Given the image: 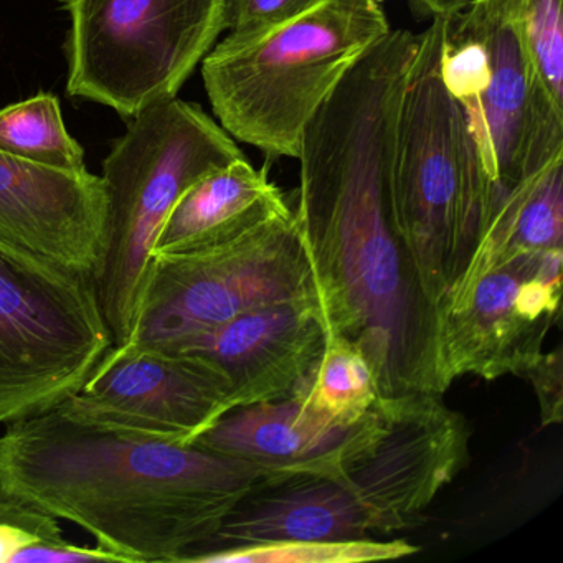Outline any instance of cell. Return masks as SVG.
<instances>
[{
  "label": "cell",
  "mask_w": 563,
  "mask_h": 563,
  "mask_svg": "<svg viewBox=\"0 0 563 563\" xmlns=\"http://www.w3.org/2000/svg\"><path fill=\"white\" fill-rule=\"evenodd\" d=\"M107 194L88 169H55L0 153V240L95 279Z\"/></svg>",
  "instance_id": "obj_13"
},
{
  "label": "cell",
  "mask_w": 563,
  "mask_h": 563,
  "mask_svg": "<svg viewBox=\"0 0 563 563\" xmlns=\"http://www.w3.org/2000/svg\"><path fill=\"white\" fill-rule=\"evenodd\" d=\"M443 18L421 32L395 131V227L440 309L476 250L494 190L466 117L441 75Z\"/></svg>",
  "instance_id": "obj_3"
},
{
  "label": "cell",
  "mask_w": 563,
  "mask_h": 563,
  "mask_svg": "<svg viewBox=\"0 0 563 563\" xmlns=\"http://www.w3.org/2000/svg\"><path fill=\"white\" fill-rule=\"evenodd\" d=\"M285 194L246 157L207 174L167 213L154 256L184 255L229 242L289 209Z\"/></svg>",
  "instance_id": "obj_17"
},
{
  "label": "cell",
  "mask_w": 563,
  "mask_h": 563,
  "mask_svg": "<svg viewBox=\"0 0 563 563\" xmlns=\"http://www.w3.org/2000/svg\"><path fill=\"white\" fill-rule=\"evenodd\" d=\"M563 250L517 252L456 283L438 309L446 384L522 377L560 321Z\"/></svg>",
  "instance_id": "obj_10"
},
{
  "label": "cell",
  "mask_w": 563,
  "mask_h": 563,
  "mask_svg": "<svg viewBox=\"0 0 563 563\" xmlns=\"http://www.w3.org/2000/svg\"><path fill=\"white\" fill-rule=\"evenodd\" d=\"M418 549L405 540H331L268 545L225 547L186 559L197 563H362L413 555Z\"/></svg>",
  "instance_id": "obj_21"
},
{
  "label": "cell",
  "mask_w": 563,
  "mask_h": 563,
  "mask_svg": "<svg viewBox=\"0 0 563 563\" xmlns=\"http://www.w3.org/2000/svg\"><path fill=\"white\" fill-rule=\"evenodd\" d=\"M519 2L474 0L443 18L441 75L463 108L493 186V206L563 156V110L533 77L520 35Z\"/></svg>",
  "instance_id": "obj_6"
},
{
  "label": "cell",
  "mask_w": 563,
  "mask_h": 563,
  "mask_svg": "<svg viewBox=\"0 0 563 563\" xmlns=\"http://www.w3.org/2000/svg\"><path fill=\"white\" fill-rule=\"evenodd\" d=\"M260 479L245 461L60 408L0 437V496L81 527L124 563H183Z\"/></svg>",
  "instance_id": "obj_2"
},
{
  "label": "cell",
  "mask_w": 563,
  "mask_h": 563,
  "mask_svg": "<svg viewBox=\"0 0 563 563\" xmlns=\"http://www.w3.org/2000/svg\"><path fill=\"white\" fill-rule=\"evenodd\" d=\"M0 153L55 169H87L84 147L68 134L60 101L51 93L0 110Z\"/></svg>",
  "instance_id": "obj_20"
},
{
  "label": "cell",
  "mask_w": 563,
  "mask_h": 563,
  "mask_svg": "<svg viewBox=\"0 0 563 563\" xmlns=\"http://www.w3.org/2000/svg\"><path fill=\"white\" fill-rule=\"evenodd\" d=\"M325 0H225V31L232 37H252L282 27Z\"/></svg>",
  "instance_id": "obj_24"
},
{
  "label": "cell",
  "mask_w": 563,
  "mask_h": 563,
  "mask_svg": "<svg viewBox=\"0 0 563 563\" xmlns=\"http://www.w3.org/2000/svg\"><path fill=\"white\" fill-rule=\"evenodd\" d=\"M246 157L199 104L173 98L128 124L103 161L107 232L95 289L113 345L136 329L167 213L184 192L213 170Z\"/></svg>",
  "instance_id": "obj_5"
},
{
  "label": "cell",
  "mask_w": 563,
  "mask_h": 563,
  "mask_svg": "<svg viewBox=\"0 0 563 563\" xmlns=\"http://www.w3.org/2000/svg\"><path fill=\"white\" fill-rule=\"evenodd\" d=\"M371 536L367 514L338 479L321 476L289 477L273 483L260 479L225 517L216 537L186 559L225 547L331 542Z\"/></svg>",
  "instance_id": "obj_16"
},
{
  "label": "cell",
  "mask_w": 563,
  "mask_h": 563,
  "mask_svg": "<svg viewBox=\"0 0 563 563\" xmlns=\"http://www.w3.org/2000/svg\"><path fill=\"white\" fill-rule=\"evenodd\" d=\"M57 408L88 423L194 444L235 404L225 377L202 357L126 342L111 345Z\"/></svg>",
  "instance_id": "obj_12"
},
{
  "label": "cell",
  "mask_w": 563,
  "mask_h": 563,
  "mask_svg": "<svg viewBox=\"0 0 563 563\" xmlns=\"http://www.w3.org/2000/svg\"><path fill=\"white\" fill-rule=\"evenodd\" d=\"M552 250H563V156L530 174L494 203L456 283L510 253Z\"/></svg>",
  "instance_id": "obj_18"
},
{
  "label": "cell",
  "mask_w": 563,
  "mask_h": 563,
  "mask_svg": "<svg viewBox=\"0 0 563 563\" xmlns=\"http://www.w3.org/2000/svg\"><path fill=\"white\" fill-rule=\"evenodd\" d=\"M522 378L532 384L540 405V424L552 427L563 420V352L562 347L543 352Z\"/></svg>",
  "instance_id": "obj_25"
},
{
  "label": "cell",
  "mask_w": 563,
  "mask_h": 563,
  "mask_svg": "<svg viewBox=\"0 0 563 563\" xmlns=\"http://www.w3.org/2000/svg\"><path fill=\"white\" fill-rule=\"evenodd\" d=\"M443 397L378 398L374 434L335 477L367 514L372 533L418 526L438 494L470 463V424Z\"/></svg>",
  "instance_id": "obj_11"
},
{
  "label": "cell",
  "mask_w": 563,
  "mask_h": 563,
  "mask_svg": "<svg viewBox=\"0 0 563 563\" xmlns=\"http://www.w3.org/2000/svg\"><path fill=\"white\" fill-rule=\"evenodd\" d=\"M292 397L341 424L364 420L380 398L367 358L361 349L341 338L325 341L324 351Z\"/></svg>",
  "instance_id": "obj_19"
},
{
  "label": "cell",
  "mask_w": 563,
  "mask_h": 563,
  "mask_svg": "<svg viewBox=\"0 0 563 563\" xmlns=\"http://www.w3.org/2000/svg\"><path fill=\"white\" fill-rule=\"evenodd\" d=\"M563 0H520L519 27L537 84L563 110Z\"/></svg>",
  "instance_id": "obj_22"
},
{
  "label": "cell",
  "mask_w": 563,
  "mask_h": 563,
  "mask_svg": "<svg viewBox=\"0 0 563 563\" xmlns=\"http://www.w3.org/2000/svg\"><path fill=\"white\" fill-rule=\"evenodd\" d=\"M124 563L120 556L97 547L75 545L67 540L35 543L21 550L12 563Z\"/></svg>",
  "instance_id": "obj_26"
},
{
  "label": "cell",
  "mask_w": 563,
  "mask_h": 563,
  "mask_svg": "<svg viewBox=\"0 0 563 563\" xmlns=\"http://www.w3.org/2000/svg\"><path fill=\"white\" fill-rule=\"evenodd\" d=\"M318 301L275 302L169 344L225 377L235 408L291 397L325 347ZM146 345V344H144Z\"/></svg>",
  "instance_id": "obj_14"
},
{
  "label": "cell",
  "mask_w": 563,
  "mask_h": 563,
  "mask_svg": "<svg viewBox=\"0 0 563 563\" xmlns=\"http://www.w3.org/2000/svg\"><path fill=\"white\" fill-rule=\"evenodd\" d=\"M377 423L378 401L364 420L341 424L291 395L233 408L194 444L252 464L268 483L298 476L335 479Z\"/></svg>",
  "instance_id": "obj_15"
},
{
  "label": "cell",
  "mask_w": 563,
  "mask_h": 563,
  "mask_svg": "<svg viewBox=\"0 0 563 563\" xmlns=\"http://www.w3.org/2000/svg\"><path fill=\"white\" fill-rule=\"evenodd\" d=\"M301 299L318 301V292L301 227L289 207L229 242L154 256L128 342L169 344L252 309Z\"/></svg>",
  "instance_id": "obj_9"
},
{
  "label": "cell",
  "mask_w": 563,
  "mask_h": 563,
  "mask_svg": "<svg viewBox=\"0 0 563 563\" xmlns=\"http://www.w3.org/2000/svg\"><path fill=\"white\" fill-rule=\"evenodd\" d=\"M67 93L133 120L177 98L225 31V0H62Z\"/></svg>",
  "instance_id": "obj_7"
},
{
  "label": "cell",
  "mask_w": 563,
  "mask_h": 563,
  "mask_svg": "<svg viewBox=\"0 0 563 563\" xmlns=\"http://www.w3.org/2000/svg\"><path fill=\"white\" fill-rule=\"evenodd\" d=\"M420 34L391 29L302 134L295 212L329 339L361 349L378 397L444 395L438 311L395 227V131Z\"/></svg>",
  "instance_id": "obj_1"
},
{
  "label": "cell",
  "mask_w": 563,
  "mask_h": 563,
  "mask_svg": "<svg viewBox=\"0 0 563 563\" xmlns=\"http://www.w3.org/2000/svg\"><path fill=\"white\" fill-rule=\"evenodd\" d=\"M111 345L91 276L0 240V423L64 404Z\"/></svg>",
  "instance_id": "obj_8"
},
{
  "label": "cell",
  "mask_w": 563,
  "mask_h": 563,
  "mask_svg": "<svg viewBox=\"0 0 563 563\" xmlns=\"http://www.w3.org/2000/svg\"><path fill=\"white\" fill-rule=\"evenodd\" d=\"M64 539L58 519L11 497L0 496V563L14 562L21 550L35 543Z\"/></svg>",
  "instance_id": "obj_23"
},
{
  "label": "cell",
  "mask_w": 563,
  "mask_h": 563,
  "mask_svg": "<svg viewBox=\"0 0 563 563\" xmlns=\"http://www.w3.org/2000/svg\"><path fill=\"white\" fill-rule=\"evenodd\" d=\"M410 11L420 19L448 18L470 8L474 0H405Z\"/></svg>",
  "instance_id": "obj_27"
},
{
  "label": "cell",
  "mask_w": 563,
  "mask_h": 563,
  "mask_svg": "<svg viewBox=\"0 0 563 563\" xmlns=\"http://www.w3.org/2000/svg\"><path fill=\"white\" fill-rule=\"evenodd\" d=\"M390 31L378 0H325L282 27L227 35L202 60L213 114L233 140L269 159H298L311 118Z\"/></svg>",
  "instance_id": "obj_4"
}]
</instances>
